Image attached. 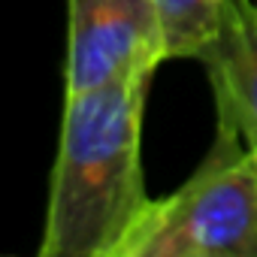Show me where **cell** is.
<instances>
[{
	"instance_id": "277c9868",
	"label": "cell",
	"mask_w": 257,
	"mask_h": 257,
	"mask_svg": "<svg viewBox=\"0 0 257 257\" xmlns=\"http://www.w3.org/2000/svg\"><path fill=\"white\" fill-rule=\"evenodd\" d=\"M197 61L215 94L218 127L257 152V0H224Z\"/></svg>"
},
{
	"instance_id": "7a4b0ae2",
	"label": "cell",
	"mask_w": 257,
	"mask_h": 257,
	"mask_svg": "<svg viewBox=\"0 0 257 257\" xmlns=\"http://www.w3.org/2000/svg\"><path fill=\"white\" fill-rule=\"evenodd\" d=\"M118 257H257V152L215 127L200 167L149 200Z\"/></svg>"
},
{
	"instance_id": "5b68a950",
	"label": "cell",
	"mask_w": 257,
	"mask_h": 257,
	"mask_svg": "<svg viewBox=\"0 0 257 257\" xmlns=\"http://www.w3.org/2000/svg\"><path fill=\"white\" fill-rule=\"evenodd\" d=\"M167 58H197L215 31L224 0H155Z\"/></svg>"
},
{
	"instance_id": "6da1fadb",
	"label": "cell",
	"mask_w": 257,
	"mask_h": 257,
	"mask_svg": "<svg viewBox=\"0 0 257 257\" xmlns=\"http://www.w3.org/2000/svg\"><path fill=\"white\" fill-rule=\"evenodd\" d=\"M149 82L64 94L40 257H118L152 200L143 179Z\"/></svg>"
},
{
	"instance_id": "3957f363",
	"label": "cell",
	"mask_w": 257,
	"mask_h": 257,
	"mask_svg": "<svg viewBox=\"0 0 257 257\" xmlns=\"http://www.w3.org/2000/svg\"><path fill=\"white\" fill-rule=\"evenodd\" d=\"M64 94L152 79L167 58L155 0H67Z\"/></svg>"
}]
</instances>
